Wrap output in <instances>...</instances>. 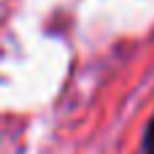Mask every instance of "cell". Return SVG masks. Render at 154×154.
<instances>
[{"mask_svg":"<svg viewBox=\"0 0 154 154\" xmlns=\"http://www.w3.org/2000/svg\"><path fill=\"white\" fill-rule=\"evenodd\" d=\"M141 154H154V116L146 125V133H143V141H141Z\"/></svg>","mask_w":154,"mask_h":154,"instance_id":"obj_1","label":"cell"}]
</instances>
